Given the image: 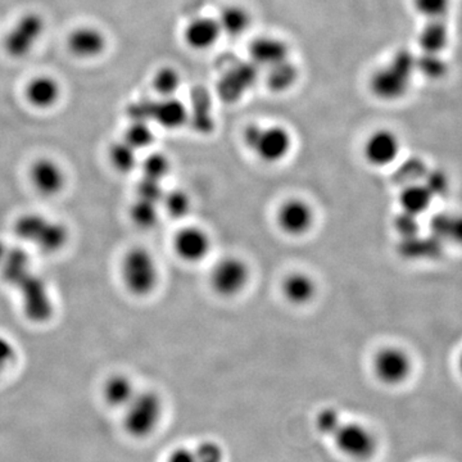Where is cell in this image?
Segmentation results:
<instances>
[{
	"instance_id": "obj_1",
	"label": "cell",
	"mask_w": 462,
	"mask_h": 462,
	"mask_svg": "<svg viewBox=\"0 0 462 462\" xmlns=\"http://www.w3.org/2000/svg\"><path fill=\"white\" fill-rule=\"evenodd\" d=\"M415 72L416 57L411 51H397L387 66L382 67L373 75L370 89L376 98L394 102L406 96Z\"/></svg>"
},
{
	"instance_id": "obj_2",
	"label": "cell",
	"mask_w": 462,
	"mask_h": 462,
	"mask_svg": "<svg viewBox=\"0 0 462 462\" xmlns=\"http://www.w3.org/2000/svg\"><path fill=\"white\" fill-rule=\"evenodd\" d=\"M121 281L130 294L147 297L160 282V267L156 257L147 248L134 247L125 254L120 264Z\"/></svg>"
},
{
	"instance_id": "obj_3",
	"label": "cell",
	"mask_w": 462,
	"mask_h": 462,
	"mask_svg": "<svg viewBox=\"0 0 462 462\" xmlns=\"http://www.w3.org/2000/svg\"><path fill=\"white\" fill-rule=\"evenodd\" d=\"M163 415V403L156 392H138L124 409V430L143 439L154 433Z\"/></svg>"
},
{
	"instance_id": "obj_4",
	"label": "cell",
	"mask_w": 462,
	"mask_h": 462,
	"mask_svg": "<svg viewBox=\"0 0 462 462\" xmlns=\"http://www.w3.org/2000/svg\"><path fill=\"white\" fill-rule=\"evenodd\" d=\"M243 139H245V147L251 149L261 161L270 165L285 160L293 145L291 133L278 125L273 126L249 125L243 134Z\"/></svg>"
},
{
	"instance_id": "obj_5",
	"label": "cell",
	"mask_w": 462,
	"mask_h": 462,
	"mask_svg": "<svg viewBox=\"0 0 462 462\" xmlns=\"http://www.w3.org/2000/svg\"><path fill=\"white\" fill-rule=\"evenodd\" d=\"M251 272L245 260L236 256L221 258L209 273V284L217 296L233 298L247 288Z\"/></svg>"
},
{
	"instance_id": "obj_6",
	"label": "cell",
	"mask_w": 462,
	"mask_h": 462,
	"mask_svg": "<svg viewBox=\"0 0 462 462\" xmlns=\"http://www.w3.org/2000/svg\"><path fill=\"white\" fill-rule=\"evenodd\" d=\"M373 369L379 382L388 385L402 384L412 372V360L400 346H383L374 356Z\"/></svg>"
},
{
	"instance_id": "obj_7",
	"label": "cell",
	"mask_w": 462,
	"mask_h": 462,
	"mask_svg": "<svg viewBox=\"0 0 462 462\" xmlns=\"http://www.w3.org/2000/svg\"><path fill=\"white\" fill-rule=\"evenodd\" d=\"M45 32L41 14H27L17 21L5 39V51L14 58H23L32 53Z\"/></svg>"
},
{
	"instance_id": "obj_8",
	"label": "cell",
	"mask_w": 462,
	"mask_h": 462,
	"mask_svg": "<svg viewBox=\"0 0 462 462\" xmlns=\"http://www.w3.org/2000/svg\"><path fill=\"white\" fill-rule=\"evenodd\" d=\"M333 437L339 451L355 460H367L373 457L378 446L372 430L357 422L340 425Z\"/></svg>"
},
{
	"instance_id": "obj_9",
	"label": "cell",
	"mask_w": 462,
	"mask_h": 462,
	"mask_svg": "<svg viewBox=\"0 0 462 462\" xmlns=\"http://www.w3.org/2000/svg\"><path fill=\"white\" fill-rule=\"evenodd\" d=\"M17 288L20 289L23 296V312L29 320L33 322L50 320L53 315V300L44 281L32 273Z\"/></svg>"
},
{
	"instance_id": "obj_10",
	"label": "cell",
	"mask_w": 462,
	"mask_h": 462,
	"mask_svg": "<svg viewBox=\"0 0 462 462\" xmlns=\"http://www.w3.org/2000/svg\"><path fill=\"white\" fill-rule=\"evenodd\" d=\"M315 211L302 199H289L276 212V223L287 236H302L314 227Z\"/></svg>"
},
{
	"instance_id": "obj_11",
	"label": "cell",
	"mask_w": 462,
	"mask_h": 462,
	"mask_svg": "<svg viewBox=\"0 0 462 462\" xmlns=\"http://www.w3.org/2000/svg\"><path fill=\"white\" fill-rule=\"evenodd\" d=\"M29 180L33 190L42 197H56L66 188L67 176L62 165L50 157L33 161L29 169Z\"/></svg>"
},
{
	"instance_id": "obj_12",
	"label": "cell",
	"mask_w": 462,
	"mask_h": 462,
	"mask_svg": "<svg viewBox=\"0 0 462 462\" xmlns=\"http://www.w3.org/2000/svg\"><path fill=\"white\" fill-rule=\"evenodd\" d=\"M401 148L402 144L396 133L389 129H378L367 136L363 153L370 166L383 169L396 162Z\"/></svg>"
},
{
	"instance_id": "obj_13",
	"label": "cell",
	"mask_w": 462,
	"mask_h": 462,
	"mask_svg": "<svg viewBox=\"0 0 462 462\" xmlns=\"http://www.w3.org/2000/svg\"><path fill=\"white\" fill-rule=\"evenodd\" d=\"M212 249L211 238L199 226H185L173 236V251L176 256L188 263H199L208 256Z\"/></svg>"
},
{
	"instance_id": "obj_14",
	"label": "cell",
	"mask_w": 462,
	"mask_h": 462,
	"mask_svg": "<svg viewBox=\"0 0 462 462\" xmlns=\"http://www.w3.org/2000/svg\"><path fill=\"white\" fill-rule=\"evenodd\" d=\"M258 67L254 62L236 63L218 81V94L227 103L236 102L256 84Z\"/></svg>"
},
{
	"instance_id": "obj_15",
	"label": "cell",
	"mask_w": 462,
	"mask_h": 462,
	"mask_svg": "<svg viewBox=\"0 0 462 462\" xmlns=\"http://www.w3.org/2000/svg\"><path fill=\"white\" fill-rule=\"evenodd\" d=\"M145 118L147 123L154 121L165 129H179L189 118L188 109L179 99L163 98L162 100H145Z\"/></svg>"
},
{
	"instance_id": "obj_16",
	"label": "cell",
	"mask_w": 462,
	"mask_h": 462,
	"mask_svg": "<svg viewBox=\"0 0 462 462\" xmlns=\"http://www.w3.org/2000/svg\"><path fill=\"white\" fill-rule=\"evenodd\" d=\"M282 293L291 305L306 306L318 294V285L309 273L293 272L282 282Z\"/></svg>"
},
{
	"instance_id": "obj_17",
	"label": "cell",
	"mask_w": 462,
	"mask_h": 462,
	"mask_svg": "<svg viewBox=\"0 0 462 462\" xmlns=\"http://www.w3.org/2000/svg\"><path fill=\"white\" fill-rule=\"evenodd\" d=\"M67 44L76 57L88 60V58L98 57L105 51L107 47V39H106L105 33L100 32L98 29L80 27L71 32Z\"/></svg>"
},
{
	"instance_id": "obj_18",
	"label": "cell",
	"mask_w": 462,
	"mask_h": 462,
	"mask_svg": "<svg viewBox=\"0 0 462 462\" xmlns=\"http://www.w3.org/2000/svg\"><path fill=\"white\" fill-rule=\"evenodd\" d=\"M288 45L278 38L263 36L252 42L249 47L251 62L257 67H273L288 60Z\"/></svg>"
},
{
	"instance_id": "obj_19",
	"label": "cell",
	"mask_w": 462,
	"mask_h": 462,
	"mask_svg": "<svg viewBox=\"0 0 462 462\" xmlns=\"http://www.w3.org/2000/svg\"><path fill=\"white\" fill-rule=\"evenodd\" d=\"M221 27L218 21L211 17H200L191 21L185 30L184 38L187 44L196 51H206L214 47L220 38Z\"/></svg>"
},
{
	"instance_id": "obj_20",
	"label": "cell",
	"mask_w": 462,
	"mask_h": 462,
	"mask_svg": "<svg viewBox=\"0 0 462 462\" xmlns=\"http://www.w3.org/2000/svg\"><path fill=\"white\" fill-rule=\"evenodd\" d=\"M138 393L132 378L126 374L116 373L103 383L102 396L112 409H125Z\"/></svg>"
},
{
	"instance_id": "obj_21",
	"label": "cell",
	"mask_w": 462,
	"mask_h": 462,
	"mask_svg": "<svg viewBox=\"0 0 462 462\" xmlns=\"http://www.w3.org/2000/svg\"><path fill=\"white\" fill-rule=\"evenodd\" d=\"M25 94L33 107L47 109L53 107L60 99V87L51 76H39L30 81Z\"/></svg>"
},
{
	"instance_id": "obj_22",
	"label": "cell",
	"mask_w": 462,
	"mask_h": 462,
	"mask_svg": "<svg viewBox=\"0 0 462 462\" xmlns=\"http://www.w3.org/2000/svg\"><path fill=\"white\" fill-rule=\"evenodd\" d=\"M430 234L446 245L462 247V214L457 212H440L430 221Z\"/></svg>"
},
{
	"instance_id": "obj_23",
	"label": "cell",
	"mask_w": 462,
	"mask_h": 462,
	"mask_svg": "<svg viewBox=\"0 0 462 462\" xmlns=\"http://www.w3.org/2000/svg\"><path fill=\"white\" fill-rule=\"evenodd\" d=\"M69 230L65 224L48 218L33 245L45 254H54L69 245Z\"/></svg>"
},
{
	"instance_id": "obj_24",
	"label": "cell",
	"mask_w": 462,
	"mask_h": 462,
	"mask_svg": "<svg viewBox=\"0 0 462 462\" xmlns=\"http://www.w3.org/2000/svg\"><path fill=\"white\" fill-rule=\"evenodd\" d=\"M433 202L434 197L421 181L407 184L400 194V206L402 212L416 217L424 215Z\"/></svg>"
},
{
	"instance_id": "obj_25",
	"label": "cell",
	"mask_w": 462,
	"mask_h": 462,
	"mask_svg": "<svg viewBox=\"0 0 462 462\" xmlns=\"http://www.w3.org/2000/svg\"><path fill=\"white\" fill-rule=\"evenodd\" d=\"M2 278L14 287H18L27 276L32 275V261L23 249H8L3 263L0 264Z\"/></svg>"
},
{
	"instance_id": "obj_26",
	"label": "cell",
	"mask_w": 462,
	"mask_h": 462,
	"mask_svg": "<svg viewBox=\"0 0 462 462\" xmlns=\"http://www.w3.org/2000/svg\"><path fill=\"white\" fill-rule=\"evenodd\" d=\"M448 41V29L440 20H431L419 36V45L424 53L439 54Z\"/></svg>"
},
{
	"instance_id": "obj_27",
	"label": "cell",
	"mask_w": 462,
	"mask_h": 462,
	"mask_svg": "<svg viewBox=\"0 0 462 462\" xmlns=\"http://www.w3.org/2000/svg\"><path fill=\"white\" fill-rule=\"evenodd\" d=\"M221 32L230 36H240L251 27L252 18L247 9L239 5H229L221 12L218 18Z\"/></svg>"
},
{
	"instance_id": "obj_28",
	"label": "cell",
	"mask_w": 462,
	"mask_h": 462,
	"mask_svg": "<svg viewBox=\"0 0 462 462\" xmlns=\"http://www.w3.org/2000/svg\"><path fill=\"white\" fill-rule=\"evenodd\" d=\"M443 247H445V245L437 238H434L431 234L427 238L418 234V236L402 239L403 254L412 258L439 257L442 254Z\"/></svg>"
},
{
	"instance_id": "obj_29",
	"label": "cell",
	"mask_w": 462,
	"mask_h": 462,
	"mask_svg": "<svg viewBox=\"0 0 462 462\" xmlns=\"http://www.w3.org/2000/svg\"><path fill=\"white\" fill-rule=\"evenodd\" d=\"M47 220L48 217H45L44 215L36 214V212L20 215L17 220L14 221V234H16L17 238L23 240V242L33 245L35 240L38 239L39 234H41Z\"/></svg>"
},
{
	"instance_id": "obj_30",
	"label": "cell",
	"mask_w": 462,
	"mask_h": 462,
	"mask_svg": "<svg viewBox=\"0 0 462 462\" xmlns=\"http://www.w3.org/2000/svg\"><path fill=\"white\" fill-rule=\"evenodd\" d=\"M298 71L296 66L289 60L278 63V65L270 67L269 75H267V85L270 89L276 93L287 91L296 84Z\"/></svg>"
},
{
	"instance_id": "obj_31",
	"label": "cell",
	"mask_w": 462,
	"mask_h": 462,
	"mask_svg": "<svg viewBox=\"0 0 462 462\" xmlns=\"http://www.w3.org/2000/svg\"><path fill=\"white\" fill-rule=\"evenodd\" d=\"M135 149L126 142H117L111 145L108 151V160L116 171L127 173L133 171L138 165Z\"/></svg>"
},
{
	"instance_id": "obj_32",
	"label": "cell",
	"mask_w": 462,
	"mask_h": 462,
	"mask_svg": "<svg viewBox=\"0 0 462 462\" xmlns=\"http://www.w3.org/2000/svg\"><path fill=\"white\" fill-rule=\"evenodd\" d=\"M130 218L135 226L141 229H152L156 226L160 218L158 205L138 199L130 208Z\"/></svg>"
},
{
	"instance_id": "obj_33",
	"label": "cell",
	"mask_w": 462,
	"mask_h": 462,
	"mask_svg": "<svg viewBox=\"0 0 462 462\" xmlns=\"http://www.w3.org/2000/svg\"><path fill=\"white\" fill-rule=\"evenodd\" d=\"M181 85L180 74L176 71L172 67H162L158 69L156 76H154L153 87L154 89L165 97L170 98L176 91L179 90Z\"/></svg>"
},
{
	"instance_id": "obj_34",
	"label": "cell",
	"mask_w": 462,
	"mask_h": 462,
	"mask_svg": "<svg viewBox=\"0 0 462 462\" xmlns=\"http://www.w3.org/2000/svg\"><path fill=\"white\" fill-rule=\"evenodd\" d=\"M143 178L151 179V180L162 181L163 179L169 175L171 163L169 158L163 153H152L149 154L144 161H143Z\"/></svg>"
},
{
	"instance_id": "obj_35",
	"label": "cell",
	"mask_w": 462,
	"mask_h": 462,
	"mask_svg": "<svg viewBox=\"0 0 462 462\" xmlns=\"http://www.w3.org/2000/svg\"><path fill=\"white\" fill-rule=\"evenodd\" d=\"M163 206L169 216L172 218H182L185 217L190 211V199L187 193L181 190H172L169 193H165V197L162 199Z\"/></svg>"
},
{
	"instance_id": "obj_36",
	"label": "cell",
	"mask_w": 462,
	"mask_h": 462,
	"mask_svg": "<svg viewBox=\"0 0 462 462\" xmlns=\"http://www.w3.org/2000/svg\"><path fill=\"white\" fill-rule=\"evenodd\" d=\"M124 141L135 151H141L154 142V134L148 123H133L125 134Z\"/></svg>"
},
{
	"instance_id": "obj_37",
	"label": "cell",
	"mask_w": 462,
	"mask_h": 462,
	"mask_svg": "<svg viewBox=\"0 0 462 462\" xmlns=\"http://www.w3.org/2000/svg\"><path fill=\"white\" fill-rule=\"evenodd\" d=\"M416 71L430 79H440L447 74V65L439 54L424 53L416 58Z\"/></svg>"
},
{
	"instance_id": "obj_38",
	"label": "cell",
	"mask_w": 462,
	"mask_h": 462,
	"mask_svg": "<svg viewBox=\"0 0 462 462\" xmlns=\"http://www.w3.org/2000/svg\"><path fill=\"white\" fill-rule=\"evenodd\" d=\"M421 182L430 191L434 199L446 197L449 193V189H451V181H449L448 176L442 170H428Z\"/></svg>"
},
{
	"instance_id": "obj_39",
	"label": "cell",
	"mask_w": 462,
	"mask_h": 462,
	"mask_svg": "<svg viewBox=\"0 0 462 462\" xmlns=\"http://www.w3.org/2000/svg\"><path fill=\"white\" fill-rule=\"evenodd\" d=\"M342 425V419H340L339 412L334 409H324L318 413L316 418V427L322 434L333 437L336 431L339 430Z\"/></svg>"
},
{
	"instance_id": "obj_40",
	"label": "cell",
	"mask_w": 462,
	"mask_h": 462,
	"mask_svg": "<svg viewBox=\"0 0 462 462\" xmlns=\"http://www.w3.org/2000/svg\"><path fill=\"white\" fill-rule=\"evenodd\" d=\"M138 199L147 200V202L156 203L160 205L165 197L166 191L163 190L161 181L151 180V179L143 178L142 181L138 184Z\"/></svg>"
},
{
	"instance_id": "obj_41",
	"label": "cell",
	"mask_w": 462,
	"mask_h": 462,
	"mask_svg": "<svg viewBox=\"0 0 462 462\" xmlns=\"http://www.w3.org/2000/svg\"><path fill=\"white\" fill-rule=\"evenodd\" d=\"M194 117L196 123L202 127L203 130H208L211 126V118H209V99L207 91H194Z\"/></svg>"
},
{
	"instance_id": "obj_42",
	"label": "cell",
	"mask_w": 462,
	"mask_h": 462,
	"mask_svg": "<svg viewBox=\"0 0 462 462\" xmlns=\"http://www.w3.org/2000/svg\"><path fill=\"white\" fill-rule=\"evenodd\" d=\"M415 7L424 16L439 20L448 11L451 0H413Z\"/></svg>"
},
{
	"instance_id": "obj_43",
	"label": "cell",
	"mask_w": 462,
	"mask_h": 462,
	"mask_svg": "<svg viewBox=\"0 0 462 462\" xmlns=\"http://www.w3.org/2000/svg\"><path fill=\"white\" fill-rule=\"evenodd\" d=\"M17 349L14 342L0 334V378L16 363Z\"/></svg>"
},
{
	"instance_id": "obj_44",
	"label": "cell",
	"mask_w": 462,
	"mask_h": 462,
	"mask_svg": "<svg viewBox=\"0 0 462 462\" xmlns=\"http://www.w3.org/2000/svg\"><path fill=\"white\" fill-rule=\"evenodd\" d=\"M418 218L416 216L406 214V212H401L397 216L396 220H394V227H396L401 238H410V236H418L419 231H420Z\"/></svg>"
},
{
	"instance_id": "obj_45",
	"label": "cell",
	"mask_w": 462,
	"mask_h": 462,
	"mask_svg": "<svg viewBox=\"0 0 462 462\" xmlns=\"http://www.w3.org/2000/svg\"><path fill=\"white\" fill-rule=\"evenodd\" d=\"M194 454L197 462H223V451L216 443H202Z\"/></svg>"
},
{
	"instance_id": "obj_46",
	"label": "cell",
	"mask_w": 462,
	"mask_h": 462,
	"mask_svg": "<svg viewBox=\"0 0 462 462\" xmlns=\"http://www.w3.org/2000/svg\"><path fill=\"white\" fill-rule=\"evenodd\" d=\"M167 462H197V457L191 449L176 448L169 456Z\"/></svg>"
},
{
	"instance_id": "obj_47",
	"label": "cell",
	"mask_w": 462,
	"mask_h": 462,
	"mask_svg": "<svg viewBox=\"0 0 462 462\" xmlns=\"http://www.w3.org/2000/svg\"><path fill=\"white\" fill-rule=\"evenodd\" d=\"M8 248L5 247V243L0 242V264L5 261V256H7Z\"/></svg>"
},
{
	"instance_id": "obj_48",
	"label": "cell",
	"mask_w": 462,
	"mask_h": 462,
	"mask_svg": "<svg viewBox=\"0 0 462 462\" xmlns=\"http://www.w3.org/2000/svg\"><path fill=\"white\" fill-rule=\"evenodd\" d=\"M458 367H460V373L462 374V354L460 356V360H458Z\"/></svg>"
}]
</instances>
